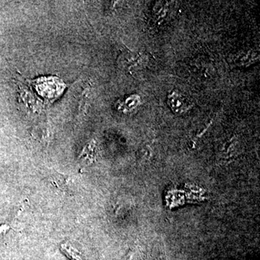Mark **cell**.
I'll use <instances>...</instances> for the list:
<instances>
[{"instance_id":"cell-2","label":"cell","mask_w":260,"mask_h":260,"mask_svg":"<svg viewBox=\"0 0 260 260\" xmlns=\"http://www.w3.org/2000/svg\"><path fill=\"white\" fill-rule=\"evenodd\" d=\"M124 260H142L141 256L138 251H130Z\"/></svg>"},{"instance_id":"cell-1","label":"cell","mask_w":260,"mask_h":260,"mask_svg":"<svg viewBox=\"0 0 260 260\" xmlns=\"http://www.w3.org/2000/svg\"><path fill=\"white\" fill-rule=\"evenodd\" d=\"M61 252L70 260H84L83 254L78 249L73 247L69 243H63L61 244Z\"/></svg>"}]
</instances>
